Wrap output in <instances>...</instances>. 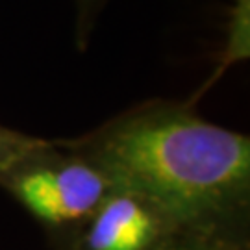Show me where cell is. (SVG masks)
<instances>
[{
    "label": "cell",
    "instance_id": "3",
    "mask_svg": "<svg viewBox=\"0 0 250 250\" xmlns=\"http://www.w3.org/2000/svg\"><path fill=\"white\" fill-rule=\"evenodd\" d=\"M172 232L148 202L111 189L83 223L69 233L67 250H152Z\"/></svg>",
    "mask_w": 250,
    "mask_h": 250
},
{
    "label": "cell",
    "instance_id": "1",
    "mask_svg": "<svg viewBox=\"0 0 250 250\" xmlns=\"http://www.w3.org/2000/svg\"><path fill=\"white\" fill-rule=\"evenodd\" d=\"M65 143L113 189L148 202L172 230L247 226L249 135L206 121L193 102L148 100Z\"/></svg>",
    "mask_w": 250,
    "mask_h": 250
},
{
    "label": "cell",
    "instance_id": "6",
    "mask_svg": "<svg viewBox=\"0 0 250 250\" xmlns=\"http://www.w3.org/2000/svg\"><path fill=\"white\" fill-rule=\"evenodd\" d=\"M41 143H43L41 137L22 134V132L0 125V172L6 170L11 163H15L19 158H22L24 154L34 150Z\"/></svg>",
    "mask_w": 250,
    "mask_h": 250
},
{
    "label": "cell",
    "instance_id": "5",
    "mask_svg": "<svg viewBox=\"0 0 250 250\" xmlns=\"http://www.w3.org/2000/svg\"><path fill=\"white\" fill-rule=\"evenodd\" d=\"M152 250H249L243 232L172 230Z\"/></svg>",
    "mask_w": 250,
    "mask_h": 250
},
{
    "label": "cell",
    "instance_id": "7",
    "mask_svg": "<svg viewBox=\"0 0 250 250\" xmlns=\"http://www.w3.org/2000/svg\"><path fill=\"white\" fill-rule=\"evenodd\" d=\"M107 0H74L76 4V43L78 48H85L89 43L93 28L97 24L100 11Z\"/></svg>",
    "mask_w": 250,
    "mask_h": 250
},
{
    "label": "cell",
    "instance_id": "4",
    "mask_svg": "<svg viewBox=\"0 0 250 250\" xmlns=\"http://www.w3.org/2000/svg\"><path fill=\"white\" fill-rule=\"evenodd\" d=\"M223 50L219 54V62L215 67V74L208 80L202 91L197 93L193 100L189 102H197V99L211 87L219 76H223L232 65L239 62L249 60L250 56V0H233L228 13V22H226V34H224Z\"/></svg>",
    "mask_w": 250,
    "mask_h": 250
},
{
    "label": "cell",
    "instance_id": "2",
    "mask_svg": "<svg viewBox=\"0 0 250 250\" xmlns=\"http://www.w3.org/2000/svg\"><path fill=\"white\" fill-rule=\"evenodd\" d=\"M8 191L37 223L67 232L76 230L111 191L97 165L62 141L37 145L0 172Z\"/></svg>",
    "mask_w": 250,
    "mask_h": 250
}]
</instances>
